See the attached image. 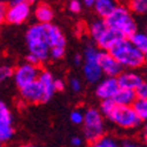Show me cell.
<instances>
[{
    "label": "cell",
    "instance_id": "cell-1",
    "mask_svg": "<svg viewBox=\"0 0 147 147\" xmlns=\"http://www.w3.org/2000/svg\"><path fill=\"white\" fill-rule=\"evenodd\" d=\"M48 24H33L26 31V44L31 54L35 55L41 63L50 58L51 48L47 41Z\"/></svg>",
    "mask_w": 147,
    "mask_h": 147
},
{
    "label": "cell",
    "instance_id": "cell-2",
    "mask_svg": "<svg viewBox=\"0 0 147 147\" xmlns=\"http://www.w3.org/2000/svg\"><path fill=\"white\" fill-rule=\"evenodd\" d=\"M105 21L108 27L119 32L126 39H131L138 32L137 22L132 16L131 9L126 5L118 4L114 12L107 19H105Z\"/></svg>",
    "mask_w": 147,
    "mask_h": 147
},
{
    "label": "cell",
    "instance_id": "cell-3",
    "mask_svg": "<svg viewBox=\"0 0 147 147\" xmlns=\"http://www.w3.org/2000/svg\"><path fill=\"white\" fill-rule=\"evenodd\" d=\"M109 53L119 61L122 67L127 68H138L142 66L146 61L145 54L138 50L129 39L120 40L109 51Z\"/></svg>",
    "mask_w": 147,
    "mask_h": 147
},
{
    "label": "cell",
    "instance_id": "cell-4",
    "mask_svg": "<svg viewBox=\"0 0 147 147\" xmlns=\"http://www.w3.org/2000/svg\"><path fill=\"white\" fill-rule=\"evenodd\" d=\"M82 126L85 139L92 145L105 137L104 115L96 108H88L85 112V121Z\"/></svg>",
    "mask_w": 147,
    "mask_h": 147
},
{
    "label": "cell",
    "instance_id": "cell-5",
    "mask_svg": "<svg viewBox=\"0 0 147 147\" xmlns=\"http://www.w3.org/2000/svg\"><path fill=\"white\" fill-rule=\"evenodd\" d=\"M100 55L99 51L94 46H87L84 52V76L88 82L99 84L102 77V69L100 66Z\"/></svg>",
    "mask_w": 147,
    "mask_h": 147
},
{
    "label": "cell",
    "instance_id": "cell-6",
    "mask_svg": "<svg viewBox=\"0 0 147 147\" xmlns=\"http://www.w3.org/2000/svg\"><path fill=\"white\" fill-rule=\"evenodd\" d=\"M113 124L119 126L120 128L131 129L136 128L140 125L141 120L137 115L136 111L132 106H115L114 111L108 117Z\"/></svg>",
    "mask_w": 147,
    "mask_h": 147
},
{
    "label": "cell",
    "instance_id": "cell-7",
    "mask_svg": "<svg viewBox=\"0 0 147 147\" xmlns=\"http://www.w3.org/2000/svg\"><path fill=\"white\" fill-rule=\"evenodd\" d=\"M32 1L26 0H12L7 3V13L5 21L12 25H20L25 22L31 14Z\"/></svg>",
    "mask_w": 147,
    "mask_h": 147
},
{
    "label": "cell",
    "instance_id": "cell-8",
    "mask_svg": "<svg viewBox=\"0 0 147 147\" xmlns=\"http://www.w3.org/2000/svg\"><path fill=\"white\" fill-rule=\"evenodd\" d=\"M40 73L41 71L38 66L31 65L28 63L22 64L18 66L14 71V82L20 90H22L24 87H26L32 82H35L38 80Z\"/></svg>",
    "mask_w": 147,
    "mask_h": 147
},
{
    "label": "cell",
    "instance_id": "cell-9",
    "mask_svg": "<svg viewBox=\"0 0 147 147\" xmlns=\"http://www.w3.org/2000/svg\"><path fill=\"white\" fill-rule=\"evenodd\" d=\"M12 120L13 118L9 112V108L4 101H1L0 102V141L1 142H6L13 137L14 129L12 126Z\"/></svg>",
    "mask_w": 147,
    "mask_h": 147
},
{
    "label": "cell",
    "instance_id": "cell-10",
    "mask_svg": "<svg viewBox=\"0 0 147 147\" xmlns=\"http://www.w3.org/2000/svg\"><path fill=\"white\" fill-rule=\"evenodd\" d=\"M119 90H120V86L117 78H105L96 85L95 95L101 101L112 100Z\"/></svg>",
    "mask_w": 147,
    "mask_h": 147
},
{
    "label": "cell",
    "instance_id": "cell-11",
    "mask_svg": "<svg viewBox=\"0 0 147 147\" xmlns=\"http://www.w3.org/2000/svg\"><path fill=\"white\" fill-rule=\"evenodd\" d=\"M100 66L102 69V73L105 76H107V78H118L124 71L120 65L119 61L109 53V52H104L101 51V55H100Z\"/></svg>",
    "mask_w": 147,
    "mask_h": 147
},
{
    "label": "cell",
    "instance_id": "cell-12",
    "mask_svg": "<svg viewBox=\"0 0 147 147\" xmlns=\"http://www.w3.org/2000/svg\"><path fill=\"white\" fill-rule=\"evenodd\" d=\"M20 95L26 102L31 104H44L46 102V98L44 90L41 87L40 82L36 80L35 82H32L28 86L20 90Z\"/></svg>",
    "mask_w": 147,
    "mask_h": 147
},
{
    "label": "cell",
    "instance_id": "cell-13",
    "mask_svg": "<svg viewBox=\"0 0 147 147\" xmlns=\"http://www.w3.org/2000/svg\"><path fill=\"white\" fill-rule=\"evenodd\" d=\"M122 39H126V38H124V36H122L119 32L114 31L113 28L108 27L106 30V32L95 42H96V45L99 46L104 52H109Z\"/></svg>",
    "mask_w": 147,
    "mask_h": 147
},
{
    "label": "cell",
    "instance_id": "cell-14",
    "mask_svg": "<svg viewBox=\"0 0 147 147\" xmlns=\"http://www.w3.org/2000/svg\"><path fill=\"white\" fill-rule=\"evenodd\" d=\"M117 79H118L120 88L131 90V91H136L144 82V79L139 74H137L134 72H129V71L122 72Z\"/></svg>",
    "mask_w": 147,
    "mask_h": 147
},
{
    "label": "cell",
    "instance_id": "cell-15",
    "mask_svg": "<svg viewBox=\"0 0 147 147\" xmlns=\"http://www.w3.org/2000/svg\"><path fill=\"white\" fill-rule=\"evenodd\" d=\"M47 41L51 50L54 47H66V38L64 33L53 24L47 25Z\"/></svg>",
    "mask_w": 147,
    "mask_h": 147
},
{
    "label": "cell",
    "instance_id": "cell-16",
    "mask_svg": "<svg viewBox=\"0 0 147 147\" xmlns=\"http://www.w3.org/2000/svg\"><path fill=\"white\" fill-rule=\"evenodd\" d=\"M38 81L40 82L41 87L44 90L45 98H46V102L50 101V99L53 96L54 92H57L55 91V85H54L55 84V79L53 78L52 73L50 71H41Z\"/></svg>",
    "mask_w": 147,
    "mask_h": 147
},
{
    "label": "cell",
    "instance_id": "cell-17",
    "mask_svg": "<svg viewBox=\"0 0 147 147\" xmlns=\"http://www.w3.org/2000/svg\"><path fill=\"white\" fill-rule=\"evenodd\" d=\"M34 17L39 24H51L54 17L53 8L46 3H40L35 7Z\"/></svg>",
    "mask_w": 147,
    "mask_h": 147
},
{
    "label": "cell",
    "instance_id": "cell-18",
    "mask_svg": "<svg viewBox=\"0 0 147 147\" xmlns=\"http://www.w3.org/2000/svg\"><path fill=\"white\" fill-rule=\"evenodd\" d=\"M117 6L118 4L113 1V0H96L94 5V9L96 12V14L100 17V19L105 20L113 13Z\"/></svg>",
    "mask_w": 147,
    "mask_h": 147
},
{
    "label": "cell",
    "instance_id": "cell-19",
    "mask_svg": "<svg viewBox=\"0 0 147 147\" xmlns=\"http://www.w3.org/2000/svg\"><path fill=\"white\" fill-rule=\"evenodd\" d=\"M112 100L118 106H133V104L137 100V95L134 91L120 88Z\"/></svg>",
    "mask_w": 147,
    "mask_h": 147
},
{
    "label": "cell",
    "instance_id": "cell-20",
    "mask_svg": "<svg viewBox=\"0 0 147 147\" xmlns=\"http://www.w3.org/2000/svg\"><path fill=\"white\" fill-rule=\"evenodd\" d=\"M108 28V25L106 24V21L104 19H96L93 20L90 25H88V32L91 34V36L94 39V41H96L100 36L106 32V30Z\"/></svg>",
    "mask_w": 147,
    "mask_h": 147
},
{
    "label": "cell",
    "instance_id": "cell-21",
    "mask_svg": "<svg viewBox=\"0 0 147 147\" xmlns=\"http://www.w3.org/2000/svg\"><path fill=\"white\" fill-rule=\"evenodd\" d=\"M129 40L144 54L147 53V33L146 32H137Z\"/></svg>",
    "mask_w": 147,
    "mask_h": 147
},
{
    "label": "cell",
    "instance_id": "cell-22",
    "mask_svg": "<svg viewBox=\"0 0 147 147\" xmlns=\"http://www.w3.org/2000/svg\"><path fill=\"white\" fill-rule=\"evenodd\" d=\"M132 107L141 121H147V99H137Z\"/></svg>",
    "mask_w": 147,
    "mask_h": 147
},
{
    "label": "cell",
    "instance_id": "cell-23",
    "mask_svg": "<svg viewBox=\"0 0 147 147\" xmlns=\"http://www.w3.org/2000/svg\"><path fill=\"white\" fill-rule=\"evenodd\" d=\"M128 8L132 13L145 14L147 13V0H132L128 3Z\"/></svg>",
    "mask_w": 147,
    "mask_h": 147
},
{
    "label": "cell",
    "instance_id": "cell-24",
    "mask_svg": "<svg viewBox=\"0 0 147 147\" xmlns=\"http://www.w3.org/2000/svg\"><path fill=\"white\" fill-rule=\"evenodd\" d=\"M92 147H120V146H119L118 141L113 137L105 136L99 141H96L95 144H93Z\"/></svg>",
    "mask_w": 147,
    "mask_h": 147
},
{
    "label": "cell",
    "instance_id": "cell-25",
    "mask_svg": "<svg viewBox=\"0 0 147 147\" xmlns=\"http://www.w3.org/2000/svg\"><path fill=\"white\" fill-rule=\"evenodd\" d=\"M115 106H117V104L113 100H104L100 104V112L104 117L108 118L109 115H111V113L114 111Z\"/></svg>",
    "mask_w": 147,
    "mask_h": 147
},
{
    "label": "cell",
    "instance_id": "cell-26",
    "mask_svg": "<svg viewBox=\"0 0 147 147\" xmlns=\"http://www.w3.org/2000/svg\"><path fill=\"white\" fill-rule=\"evenodd\" d=\"M69 119L73 124L76 125H82L84 121H85V113H82L79 109H74L72 111L71 114H69Z\"/></svg>",
    "mask_w": 147,
    "mask_h": 147
},
{
    "label": "cell",
    "instance_id": "cell-27",
    "mask_svg": "<svg viewBox=\"0 0 147 147\" xmlns=\"http://www.w3.org/2000/svg\"><path fill=\"white\" fill-rule=\"evenodd\" d=\"M14 71L12 67L7 66V65H4L0 67V80L4 81V80H7L12 77H14Z\"/></svg>",
    "mask_w": 147,
    "mask_h": 147
},
{
    "label": "cell",
    "instance_id": "cell-28",
    "mask_svg": "<svg viewBox=\"0 0 147 147\" xmlns=\"http://www.w3.org/2000/svg\"><path fill=\"white\" fill-rule=\"evenodd\" d=\"M65 53H66V47H54L50 52V58L53 60H59L64 58Z\"/></svg>",
    "mask_w": 147,
    "mask_h": 147
},
{
    "label": "cell",
    "instance_id": "cell-29",
    "mask_svg": "<svg viewBox=\"0 0 147 147\" xmlns=\"http://www.w3.org/2000/svg\"><path fill=\"white\" fill-rule=\"evenodd\" d=\"M134 92H136L137 99H147V82L144 81Z\"/></svg>",
    "mask_w": 147,
    "mask_h": 147
},
{
    "label": "cell",
    "instance_id": "cell-30",
    "mask_svg": "<svg viewBox=\"0 0 147 147\" xmlns=\"http://www.w3.org/2000/svg\"><path fill=\"white\" fill-rule=\"evenodd\" d=\"M82 8V4L78 0H71L68 3V9L72 12V13H79Z\"/></svg>",
    "mask_w": 147,
    "mask_h": 147
},
{
    "label": "cell",
    "instance_id": "cell-31",
    "mask_svg": "<svg viewBox=\"0 0 147 147\" xmlns=\"http://www.w3.org/2000/svg\"><path fill=\"white\" fill-rule=\"evenodd\" d=\"M69 86H71V88H72V91L73 92H80L81 91V88H82V85H81V81L79 80V79H77V78H73V79H71V81H69Z\"/></svg>",
    "mask_w": 147,
    "mask_h": 147
},
{
    "label": "cell",
    "instance_id": "cell-32",
    "mask_svg": "<svg viewBox=\"0 0 147 147\" xmlns=\"http://www.w3.org/2000/svg\"><path fill=\"white\" fill-rule=\"evenodd\" d=\"M26 63H28V64H31V65H34V66H39V65L41 64V61H40L38 58H36L35 55L28 53L27 57H26Z\"/></svg>",
    "mask_w": 147,
    "mask_h": 147
},
{
    "label": "cell",
    "instance_id": "cell-33",
    "mask_svg": "<svg viewBox=\"0 0 147 147\" xmlns=\"http://www.w3.org/2000/svg\"><path fill=\"white\" fill-rule=\"evenodd\" d=\"M6 13H7V4L5 1H1V4H0V18H1V21H5Z\"/></svg>",
    "mask_w": 147,
    "mask_h": 147
},
{
    "label": "cell",
    "instance_id": "cell-34",
    "mask_svg": "<svg viewBox=\"0 0 147 147\" xmlns=\"http://www.w3.org/2000/svg\"><path fill=\"white\" fill-rule=\"evenodd\" d=\"M55 91L57 92H60V91H64L65 88V82L64 80H61V79H55Z\"/></svg>",
    "mask_w": 147,
    "mask_h": 147
},
{
    "label": "cell",
    "instance_id": "cell-35",
    "mask_svg": "<svg viewBox=\"0 0 147 147\" xmlns=\"http://www.w3.org/2000/svg\"><path fill=\"white\" fill-rule=\"evenodd\" d=\"M71 144L74 146V147H79V146H81V144H82V139H81L80 137H73V138L71 139Z\"/></svg>",
    "mask_w": 147,
    "mask_h": 147
},
{
    "label": "cell",
    "instance_id": "cell-36",
    "mask_svg": "<svg viewBox=\"0 0 147 147\" xmlns=\"http://www.w3.org/2000/svg\"><path fill=\"white\" fill-rule=\"evenodd\" d=\"M82 55L81 54H76L74 55V58H73V64H74L76 66H79V65H81L82 64Z\"/></svg>",
    "mask_w": 147,
    "mask_h": 147
},
{
    "label": "cell",
    "instance_id": "cell-37",
    "mask_svg": "<svg viewBox=\"0 0 147 147\" xmlns=\"http://www.w3.org/2000/svg\"><path fill=\"white\" fill-rule=\"evenodd\" d=\"M121 147H141V146L136 144V142H133V141H125L121 145Z\"/></svg>",
    "mask_w": 147,
    "mask_h": 147
},
{
    "label": "cell",
    "instance_id": "cell-38",
    "mask_svg": "<svg viewBox=\"0 0 147 147\" xmlns=\"http://www.w3.org/2000/svg\"><path fill=\"white\" fill-rule=\"evenodd\" d=\"M82 5H84V6H86V7H93V8H94L95 1H94V0H84V1H82Z\"/></svg>",
    "mask_w": 147,
    "mask_h": 147
},
{
    "label": "cell",
    "instance_id": "cell-39",
    "mask_svg": "<svg viewBox=\"0 0 147 147\" xmlns=\"http://www.w3.org/2000/svg\"><path fill=\"white\" fill-rule=\"evenodd\" d=\"M142 139H144V141H145V144L147 146V121H146V124H145V126L142 128Z\"/></svg>",
    "mask_w": 147,
    "mask_h": 147
},
{
    "label": "cell",
    "instance_id": "cell-40",
    "mask_svg": "<svg viewBox=\"0 0 147 147\" xmlns=\"http://www.w3.org/2000/svg\"><path fill=\"white\" fill-rule=\"evenodd\" d=\"M24 147H39V146H35V145H26V146H24Z\"/></svg>",
    "mask_w": 147,
    "mask_h": 147
},
{
    "label": "cell",
    "instance_id": "cell-41",
    "mask_svg": "<svg viewBox=\"0 0 147 147\" xmlns=\"http://www.w3.org/2000/svg\"><path fill=\"white\" fill-rule=\"evenodd\" d=\"M145 57H146V60H147V53H146V54H145Z\"/></svg>",
    "mask_w": 147,
    "mask_h": 147
},
{
    "label": "cell",
    "instance_id": "cell-42",
    "mask_svg": "<svg viewBox=\"0 0 147 147\" xmlns=\"http://www.w3.org/2000/svg\"><path fill=\"white\" fill-rule=\"evenodd\" d=\"M146 33H147V27H146Z\"/></svg>",
    "mask_w": 147,
    "mask_h": 147
}]
</instances>
